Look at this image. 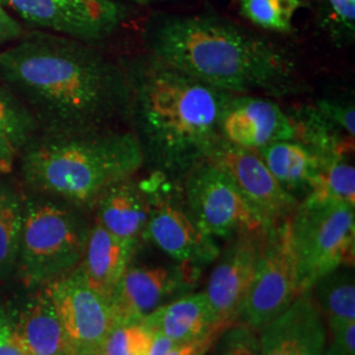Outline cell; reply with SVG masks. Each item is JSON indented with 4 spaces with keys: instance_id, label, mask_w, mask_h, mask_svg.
<instances>
[{
    "instance_id": "obj_1",
    "label": "cell",
    "mask_w": 355,
    "mask_h": 355,
    "mask_svg": "<svg viewBox=\"0 0 355 355\" xmlns=\"http://www.w3.org/2000/svg\"><path fill=\"white\" fill-rule=\"evenodd\" d=\"M0 83L23 103L37 133L74 135L128 121L125 70L92 42L36 32L0 51Z\"/></svg>"
},
{
    "instance_id": "obj_2",
    "label": "cell",
    "mask_w": 355,
    "mask_h": 355,
    "mask_svg": "<svg viewBox=\"0 0 355 355\" xmlns=\"http://www.w3.org/2000/svg\"><path fill=\"white\" fill-rule=\"evenodd\" d=\"M127 74L128 121L145 164L180 179L205 159L220 140L218 120L229 92L148 54L123 64Z\"/></svg>"
},
{
    "instance_id": "obj_3",
    "label": "cell",
    "mask_w": 355,
    "mask_h": 355,
    "mask_svg": "<svg viewBox=\"0 0 355 355\" xmlns=\"http://www.w3.org/2000/svg\"><path fill=\"white\" fill-rule=\"evenodd\" d=\"M149 51L205 85L229 94L287 96L300 91L286 51L216 16L173 17L155 26Z\"/></svg>"
},
{
    "instance_id": "obj_4",
    "label": "cell",
    "mask_w": 355,
    "mask_h": 355,
    "mask_svg": "<svg viewBox=\"0 0 355 355\" xmlns=\"http://www.w3.org/2000/svg\"><path fill=\"white\" fill-rule=\"evenodd\" d=\"M144 164L135 133L114 128L74 135L36 133L16 168L28 191L87 211Z\"/></svg>"
},
{
    "instance_id": "obj_5",
    "label": "cell",
    "mask_w": 355,
    "mask_h": 355,
    "mask_svg": "<svg viewBox=\"0 0 355 355\" xmlns=\"http://www.w3.org/2000/svg\"><path fill=\"white\" fill-rule=\"evenodd\" d=\"M89 228L83 209L31 191L23 195L17 266L26 283L49 284L74 270Z\"/></svg>"
},
{
    "instance_id": "obj_6",
    "label": "cell",
    "mask_w": 355,
    "mask_h": 355,
    "mask_svg": "<svg viewBox=\"0 0 355 355\" xmlns=\"http://www.w3.org/2000/svg\"><path fill=\"white\" fill-rule=\"evenodd\" d=\"M291 243L299 291L309 292L322 277L353 265L355 205L299 203L291 216Z\"/></svg>"
},
{
    "instance_id": "obj_7",
    "label": "cell",
    "mask_w": 355,
    "mask_h": 355,
    "mask_svg": "<svg viewBox=\"0 0 355 355\" xmlns=\"http://www.w3.org/2000/svg\"><path fill=\"white\" fill-rule=\"evenodd\" d=\"M140 184L149 208L144 240L152 241L179 263L191 266H207L220 257L218 243L191 215L180 179L152 170Z\"/></svg>"
},
{
    "instance_id": "obj_8",
    "label": "cell",
    "mask_w": 355,
    "mask_h": 355,
    "mask_svg": "<svg viewBox=\"0 0 355 355\" xmlns=\"http://www.w3.org/2000/svg\"><path fill=\"white\" fill-rule=\"evenodd\" d=\"M184 200L199 228L218 239L266 228V221L243 196L233 179L209 159H202L180 178Z\"/></svg>"
},
{
    "instance_id": "obj_9",
    "label": "cell",
    "mask_w": 355,
    "mask_h": 355,
    "mask_svg": "<svg viewBox=\"0 0 355 355\" xmlns=\"http://www.w3.org/2000/svg\"><path fill=\"white\" fill-rule=\"evenodd\" d=\"M299 295L288 217L265 229L252 288L240 318L258 331L280 316Z\"/></svg>"
},
{
    "instance_id": "obj_10",
    "label": "cell",
    "mask_w": 355,
    "mask_h": 355,
    "mask_svg": "<svg viewBox=\"0 0 355 355\" xmlns=\"http://www.w3.org/2000/svg\"><path fill=\"white\" fill-rule=\"evenodd\" d=\"M3 4L49 33L92 44L110 37L128 16L116 0H3Z\"/></svg>"
},
{
    "instance_id": "obj_11",
    "label": "cell",
    "mask_w": 355,
    "mask_h": 355,
    "mask_svg": "<svg viewBox=\"0 0 355 355\" xmlns=\"http://www.w3.org/2000/svg\"><path fill=\"white\" fill-rule=\"evenodd\" d=\"M46 291L64 329L69 355L102 350L114 328L110 304L94 291L78 268L46 284Z\"/></svg>"
},
{
    "instance_id": "obj_12",
    "label": "cell",
    "mask_w": 355,
    "mask_h": 355,
    "mask_svg": "<svg viewBox=\"0 0 355 355\" xmlns=\"http://www.w3.org/2000/svg\"><path fill=\"white\" fill-rule=\"evenodd\" d=\"M200 267L180 263L175 266L128 267L110 300L117 324H140L158 306L193 288Z\"/></svg>"
},
{
    "instance_id": "obj_13",
    "label": "cell",
    "mask_w": 355,
    "mask_h": 355,
    "mask_svg": "<svg viewBox=\"0 0 355 355\" xmlns=\"http://www.w3.org/2000/svg\"><path fill=\"white\" fill-rule=\"evenodd\" d=\"M265 229L233 237L209 277L204 293L220 330L232 327L241 318L252 288Z\"/></svg>"
},
{
    "instance_id": "obj_14",
    "label": "cell",
    "mask_w": 355,
    "mask_h": 355,
    "mask_svg": "<svg viewBox=\"0 0 355 355\" xmlns=\"http://www.w3.org/2000/svg\"><path fill=\"white\" fill-rule=\"evenodd\" d=\"M207 159L220 166L233 179L267 225L288 218L296 211V196L274 178L258 153L220 139Z\"/></svg>"
},
{
    "instance_id": "obj_15",
    "label": "cell",
    "mask_w": 355,
    "mask_h": 355,
    "mask_svg": "<svg viewBox=\"0 0 355 355\" xmlns=\"http://www.w3.org/2000/svg\"><path fill=\"white\" fill-rule=\"evenodd\" d=\"M218 132L223 140L254 152L295 137L290 114L278 103L252 94L229 95L220 114Z\"/></svg>"
},
{
    "instance_id": "obj_16",
    "label": "cell",
    "mask_w": 355,
    "mask_h": 355,
    "mask_svg": "<svg viewBox=\"0 0 355 355\" xmlns=\"http://www.w3.org/2000/svg\"><path fill=\"white\" fill-rule=\"evenodd\" d=\"M259 331V355H322L328 340L324 318L311 291L300 293Z\"/></svg>"
},
{
    "instance_id": "obj_17",
    "label": "cell",
    "mask_w": 355,
    "mask_h": 355,
    "mask_svg": "<svg viewBox=\"0 0 355 355\" xmlns=\"http://www.w3.org/2000/svg\"><path fill=\"white\" fill-rule=\"evenodd\" d=\"M139 245V242L116 237L99 223H95L89 228L85 250L76 268L89 287L110 303Z\"/></svg>"
},
{
    "instance_id": "obj_18",
    "label": "cell",
    "mask_w": 355,
    "mask_h": 355,
    "mask_svg": "<svg viewBox=\"0 0 355 355\" xmlns=\"http://www.w3.org/2000/svg\"><path fill=\"white\" fill-rule=\"evenodd\" d=\"M146 328L161 333L174 343H189L214 333L215 318L204 292L187 293L158 306L141 321Z\"/></svg>"
},
{
    "instance_id": "obj_19",
    "label": "cell",
    "mask_w": 355,
    "mask_h": 355,
    "mask_svg": "<svg viewBox=\"0 0 355 355\" xmlns=\"http://www.w3.org/2000/svg\"><path fill=\"white\" fill-rule=\"evenodd\" d=\"M96 223L125 241L144 240L148 221V202L140 180L127 178L103 193L96 204Z\"/></svg>"
},
{
    "instance_id": "obj_20",
    "label": "cell",
    "mask_w": 355,
    "mask_h": 355,
    "mask_svg": "<svg viewBox=\"0 0 355 355\" xmlns=\"http://www.w3.org/2000/svg\"><path fill=\"white\" fill-rule=\"evenodd\" d=\"M13 318L19 338L32 355H69L64 329L46 291L35 293Z\"/></svg>"
},
{
    "instance_id": "obj_21",
    "label": "cell",
    "mask_w": 355,
    "mask_h": 355,
    "mask_svg": "<svg viewBox=\"0 0 355 355\" xmlns=\"http://www.w3.org/2000/svg\"><path fill=\"white\" fill-rule=\"evenodd\" d=\"M270 173L293 196L308 192L312 180L328 161L303 142L283 140L257 150Z\"/></svg>"
},
{
    "instance_id": "obj_22",
    "label": "cell",
    "mask_w": 355,
    "mask_h": 355,
    "mask_svg": "<svg viewBox=\"0 0 355 355\" xmlns=\"http://www.w3.org/2000/svg\"><path fill=\"white\" fill-rule=\"evenodd\" d=\"M37 132L26 105L0 83V179L16 168L24 148Z\"/></svg>"
},
{
    "instance_id": "obj_23",
    "label": "cell",
    "mask_w": 355,
    "mask_h": 355,
    "mask_svg": "<svg viewBox=\"0 0 355 355\" xmlns=\"http://www.w3.org/2000/svg\"><path fill=\"white\" fill-rule=\"evenodd\" d=\"M295 140L303 142L327 161L350 158L354 139L334 125L315 105L302 107L290 114Z\"/></svg>"
},
{
    "instance_id": "obj_24",
    "label": "cell",
    "mask_w": 355,
    "mask_h": 355,
    "mask_svg": "<svg viewBox=\"0 0 355 355\" xmlns=\"http://www.w3.org/2000/svg\"><path fill=\"white\" fill-rule=\"evenodd\" d=\"M328 328L355 321V280L349 267H341L316 282L311 292Z\"/></svg>"
},
{
    "instance_id": "obj_25",
    "label": "cell",
    "mask_w": 355,
    "mask_h": 355,
    "mask_svg": "<svg viewBox=\"0 0 355 355\" xmlns=\"http://www.w3.org/2000/svg\"><path fill=\"white\" fill-rule=\"evenodd\" d=\"M23 223V195L10 182L0 179V279L17 266Z\"/></svg>"
},
{
    "instance_id": "obj_26",
    "label": "cell",
    "mask_w": 355,
    "mask_h": 355,
    "mask_svg": "<svg viewBox=\"0 0 355 355\" xmlns=\"http://www.w3.org/2000/svg\"><path fill=\"white\" fill-rule=\"evenodd\" d=\"M303 202L355 205V168L350 158L333 159L322 166Z\"/></svg>"
},
{
    "instance_id": "obj_27",
    "label": "cell",
    "mask_w": 355,
    "mask_h": 355,
    "mask_svg": "<svg viewBox=\"0 0 355 355\" xmlns=\"http://www.w3.org/2000/svg\"><path fill=\"white\" fill-rule=\"evenodd\" d=\"M241 13L253 24L267 31L288 33L293 16L303 6V0H239Z\"/></svg>"
},
{
    "instance_id": "obj_28",
    "label": "cell",
    "mask_w": 355,
    "mask_h": 355,
    "mask_svg": "<svg viewBox=\"0 0 355 355\" xmlns=\"http://www.w3.org/2000/svg\"><path fill=\"white\" fill-rule=\"evenodd\" d=\"M155 333L144 324H117L103 343V355H148Z\"/></svg>"
},
{
    "instance_id": "obj_29",
    "label": "cell",
    "mask_w": 355,
    "mask_h": 355,
    "mask_svg": "<svg viewBox=\"0 0 355 355\" xmlns=\"http://www.w3.org/2000/svg\"><path fill=\"white\" fill-rule=\"evenodd\" d=\"M220 337L216 355H259V336L243 322L229 327Z\"/></svg>"
},
{
    "instance_id": "obj_30",
    "label": "cell",
    "mask_w": 355,
    "mask_h": 355,
    "mask_svg": "<svg viewBox=\"0 0 355 355\" xmlns=\"http://www.w3.org/2000/svg\"><path fill=\"white\" fill-rule=\"evenodd\" d=\"M315 107L334 125L343 129L349 137L354 139L355 108L353 103H341L337 102V101H329V99H321L316 102Z\"/></svg>"
},
{
    "instance_id": "obj_31",
    "label": "cell",
    "mask_w": 355,
    "mask_h": 355,
    "mask_svg": "<svg viewBox=\"0 0 355 355\" xmlns=\"http://www.w3.org/2000/svg\"><path fill=\"white\" fill-rule=\"evenodd\" d=\"M0 355H32L19 338L13 318L0 305Z\"/></svg>"
},
{
    "instance_id": "obj_32",
    "label": "cell",
    "mask_w": 355,
    "mask_h": 355,
    "mask_svg": "<svg viewBox=\"0 0 355 355\" xmlns=\"http://www.w3.org/2000/svg\"><path fill=\"white\" fill-rule=\"evenodd\" d=\"M331 20L353 37L355 23V0H328Z\"/></svg>"
},
{
    "instance_id": "obj_33",
    "label": "cell",
    "mask_w": 355,
    "mask_h": 355,
    "mask_svg": "<svg viewBox=\"0 0 355 355\" xmlns=\"http://www.w3.org/2000/svg\"><path fill=\"white\" fill-rule=\"evenodd\" d=\"M331 346L341 355H355V321L329 328Z\"/></svg>"
},
{
    "instance_id": "obj_34",
    "label": "cell",
    "mask_w": 355,
    "mask_h": 355,
    "mask_svg": "<svg viewBox=\"0 0 355 355\" xmlns=\"http://www.w3.org/2000/svg\"><path fill=\"white\" fill-rule=\"evenodd\" d=\"M221 333H214L189 343H175L165 355H204L220 338Z\"/></svg>"
},
{
    "instance_id": "obj_35",
    "label": "cell",
    "mask_w": 355,
    "mask_h": 355,
    "mask_svg": "<svg viewBox=\"0 0 355 355\" xmlns=\"http://www.w3.org/2000/svg\"><path fill=\"white\" fill-rule=\"evenodd\" d=\"M24 36L23 26L0 4V46L12 44Z\"/></svg>"
},
{
    "instance_id": "obj_36",
    "label": "cell",
    "mask_w": 355,
    "mask_h": 355,
    "mask_svg": "<svg viewBox=\"0 0 355 355\" xmlns=\"http://www.w3.org/2000/svg\"><path fill=\"white\" fill-rule=\"evenodd\" d=\"M155 333V331H154ZM175 343L171 340H168L164 334L155 333L154 341H153L152 347L149 350L148 355H165Z\"/></svg>"
},
{
    "instance_id": "obj_37",
    "label": "cell",
    "mask_w": 355,
    "mask_h": 355,
    "mask_svg": "<svg viewBox=\"0 0 355 355\" xmlns=\"http://www.w3.org/2000/svg\"><path fill=\"white\" fill-rule=\"evenodd\" d=\"M322 355H341L331 345L330 346H328V347H325V350H324V353H322Z\"/></svg>"
},
{
    "instance_id": "obj_38",
    "label": "cell",
    "mask_w": 355,
    "mask_h": 355,
    "mask_svg": "<svg viewBox=\"0 0 355 355\" xmlns=\"http://www.w3.org/2000/svg\"><path fill=\"white\" fill-rule=\"evenodd\" d=\"M130 1H135L139 4H152L154 1H162V0H130Z\"/></svg>"
},
{
    "instance_id": "obj_39",
    "label": "cell",
    "mask_w": 355,
    "mask_h": 355,
    "mask_svg": "<svg viewBox=\"0 0 355 355\" xmlns=\"http://www.w3.org/2000/svg\"><path fill=\"white\" fill-rule=\"evenodd\" d=\"M89 355H103L102 352H96V353H92V354Z\"/></svg>"
},
{
    "instance_id": "obj_40",
    "label": "cell",
    "mask_w": 355,
    "mask_h": 355,
    "mask_svg": "<svg viewBox=\"0 0 355 355\" xmlns=\"http://www.w3.org/2000/svg\"><path fill=\"white\" fill-rule=\"evenodd\" d=\"M0 4H1V6H3V0H0Z\"/></svg>"
}]
</instances>
